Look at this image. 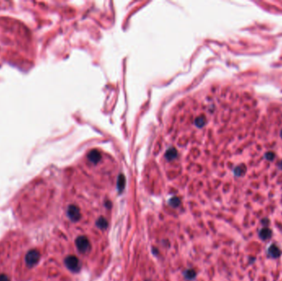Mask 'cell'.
Returning <instances> with one entry per match:
<instances>
[{"label":"cell","instance_id":"obj_1","mask_svg":"<svg viewBox=\"0 0 282 281\" xmlns=\"http://www.w3.org/2000/svg\"><path fill=\"white\" fill-rule=\"evenodd\" d=\"M76 246L81 253H88L91 249L90 242L84 236H81L77 238Z\"/></svg>","mask_w":282,"mask_h":281},{"label":"cell","instance_id":"obj_2","mask_svg":"<svg viewBox=\"0 0 282 281\" xmlns=\"http://www.w3.org/2000/svg\"><path fill=\"white\" fill-rule=\"evenodd\" d=\"M65 265L69 270L74 272L79 271L81 268L79 260L78 259V257H74V256H69L68 257H66Z\"/></svg>","mask_w":282,"mask_h":281},{"label":"cell","instance_id":"obj_3","mask_svg":"<svg viewBox=\"0 0 282 281\" xmlns=\"http://www.w3.org/2000/svg\"><path fill=\"white\" fill-rule=\"evenodd\" d=\"M67 214L72 221H77L81 217L79 209L76 205H69L67 210Z\"/></svg>","mask_w":282,"mask_h":281},{"label":"cell","instance_id":"obj_4","mask_svg":"<svg viewBox=\"0 0 282 281\" xmlns=\"http://www.w3.org/2000/svg\"><path fill=\"white\" fill-rule=\"evenodd\" d=\"M268 253L271 257L277 258V257H279L280 256L281 251H280L279 247L277 246L276 245H271L268 248Z\"/></svg>","mask_w":282,"mask_h":281},{"label":"cell","instance_id":"obj_5","mask_svg":"<svg viewBox=\"0 0 282 281\" xmlns=\"http://www.w3.org/2000/svg\"><path fill=\"white\" fill-rule=\"evenodd\" d=\"M259 237L262 240H267L271 237V231L267 228H264L259 232Z\"/></svg>","mask_w":282,"mask_h":281},{"label":"cell","instance_id":"obj_6","mask_svg":"<svg viewBox=\"0 0 282 281\" xmlns=\"http://www.w3.org/2000/svg\"><path fill=\"white\" fill-rule=\"evenodd\" d=\"M96 225L100 229H106L108 227V223H107V220L106 218H103V217H101V218H99L97 220Z\"/></svg>","mask_w":282,"mask_h":281},{"label":"cell","instance_id":"obj_7","mask_svg":"<svg viewBox=\"0 0 282 281\" xmlns=\"http://www.w3.org/2000/svg\"><path fill=\"white\" fill-rule=\"evenodd\" d=\"M180 204H181V201H180V199L178 197H173V198H172L169 200V205L172 207H178L180 205Z\"/></svg>","mask_w":282,"mask_h":281},{"label":"cell","instance_id":"obj_8","mask_svg":"<svg viewBox=\"0 0 282 281\" xmlns=\"http://www.w3.org/2000/svg\"><path fill=\"white\" fill-rule=\"evenodd\" d=\"M185 276H186V278L189 279H194L196 277V272H195L194 270H187L186 271H185V273H184Z\"/></svg>","mask_w":282,"mask_h":281},{"label":"cell","instance_id":"obj_9","mask_svg":"<svg viewBox=\"0 0 282 281\" xmlns=\"http://www.w3.org/2000/svg\"><path fill=\"white\" fill-rule=\"evenodd\" d=\"M125 177H124L123 176H120V177H119V180H118V189H119V191H121L124 189V186H125Z\"/></svg>","mask_w":282,"mask_h":281}]
</instances>
